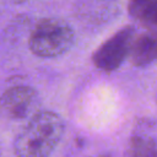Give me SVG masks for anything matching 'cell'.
Here are the masks:
<instances>
[{
    "instance_id": "52a82bcc",
    "label": "cell",
    "mask_w": 157,
    "mask_h": 157,
    "mask_svg": "<svg viewBox=\"0 0 157 157\" xmlns=\"http://www.w3.org/2000/svg\"><path fill=\"white\" fill-rule=\"evenodd\" d=\"M125 157H157V142L152 137L136 135L130 139Z\"/></svg>"
},
{
    "instance_id": "8992f818",
    "label": "cell",
    "mask_w": 157,
    "mask_h": 157,
    "mask_svg": "<svg viewBox=\"0 0 157 157\" xmlns=\"http://www.w3.org/2000/svg\"><path fill=\"white\" fill-rule=\"evenodd\" d=\"M128 10L136 21L157 27V0H130Z\"/></svg>"
},
{
    "instance_id": "277c9868",
    "label": "cell",
    "mask_w": 157,
    "mask_h": 157,
    "mask_svg": "<svg viewBox=\"0 0 157 157\" xmlns=\"http://www.w3.org/2000/svg\"><path fill=\"white\" fill-rule=\"evenodd\" d=\"M37 91L29 86H13L0 96V115L6 119H23L36 108Z\"/></svg>"
},
{
    "instance_id": "7a4b0ae2",
    "label": "cell",
    "mask_w": 157,
    "mask_h": 157,
    "mask_svg": "<svg viewBox=\"0 0 157 157\" xmlns=\"http://www.w3.org/2000/svg\"><path fill=\"white\" fill-rule=\"evenodd\" d=\"M75 33L71 26L58 18L40 20L29 34V49L40 58H56L74 44Z\"/></svg>"
},
{
    "instance_id": "5b68a950",
    "label": "cell",
    "mask_w": 157,
    "mask_h": 157,
    "mask_svg": "<svg viewBox=\"0 0 157 157\" xmlns=\"http://www.w3.org/2000/svg\"><path fill=\"white\" fill-rule=\"evenodd\" d=\"M130 61L135 66H146L157 59V31H148L134 38Z\"/></svg>"
},
{
    "instance_id": "6da1fadb",
    "label": "cell",
    "mask_w": 157,
    "mask_h": 157,
    "mask_svg": "<svg viewBox=\"0 0 157 157\" xmlns=\"http://www.w3.org/2000/svg\"><path fill=\"white\" fill-rule=\"evenodd\" d=\"M64 121L54 112L34 113L13 141L17 157H49L64 134Z\"/></svg>"
},
{
    "instance_id": "3957f363",
    "label": "cell",
    "mask_w": 157,
    "mask_h": 157,
    "mask_svg": "<svg viewBox=\"0 0 157 157\" xmlns=\"http://www.w3.org/2000/svg\"><path fill=\"white\" fill-rule=\"evenodd\" d=\"M134 38V27L128 26L119 29L94 50L92 55L94 66L105 72L118 69L129 55Z\"/></svg>"
}]
</instances>
